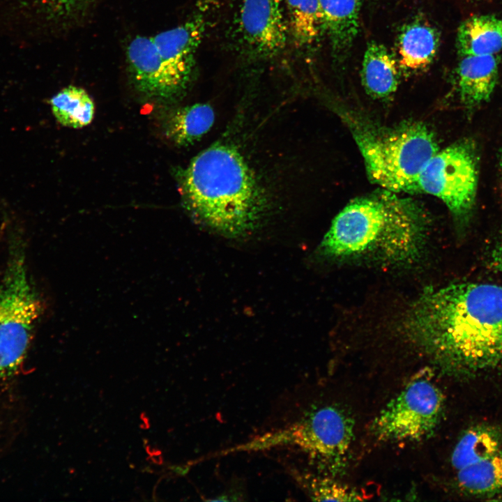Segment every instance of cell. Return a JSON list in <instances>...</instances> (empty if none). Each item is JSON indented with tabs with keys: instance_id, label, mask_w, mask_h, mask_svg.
Wrapping results in <instances>:
<instances>
[{
	"instance_id": "25",
	"label": "cell",
	"mask_w": 502,
	"mask_h": 502,
	"mask_svg": "<svg viewBox=\"0 0 502 502\" xmlns=\"http://www.w3.org/2000/svg\"><path fill=\"white\" fill-rule=\"evenodd\" d=\"M469 1H477V0H469Z\"/></svg>"
},
{
	"instance_id": "8",
	"label": "cell",
	"mask_w": 502,
	"mask_h": 502,
	"mask_svg": "<svg viewBox=\"0 0 502 502\" xmlns=\"http://www.w3.org/2000/svg\"><path fill=\"white\" fill-rule=\"evenodd\" d=\"M478 180L475 143L459 141L439 150L422 169L417 192L441 199L459 222H466L474 207Z\"/></svg>"
},
{
	"instance_id": "7",
	"label": "cell",
	"mask_w": 502,
	"mask_h": 502,
	"mask_svg": "<svg viewBox=\"0 0 502 502\" xmlns=\"http://www.w3.org/2000/svg\"><path fill=\"white\" fill-rule=\"evenodd\" d=\"M41 312V301L28 275L24 241L11 237L0 282V380L19 372Z\"/></svg>"
},
{
	"instance_id": "1",
	"label": "cell",
	"mask_w": 502,
	"mask_h": 502,
	"mask_svg": "<svg viewBox=\"0 0 502 502\" xmlns=\"http://www.w3.org/2000/svg\"><path fill=\"white\" fill-rule=\"evenodd\" d=\"M403 327L413 340L469 372L502 365V287L462 282L428 288Z\"/></svg>"
},
{
	"instance_id": "4",
	"label": "cell",
	"mask_w": 502,
	"mask_h": 502,
	"mask_svg": "<svg viewBox=\"0 0 502 502\" xmlns=\"http://www.w3.org/2000/svg\"><path fill=\"white\" fill-rule=\"evenodd\" d=\"M211 2L202 1L192 17L173 29L151 37L137 36L130 42L127 51L130 71L141 93L168 102L188 89L196 53L211 22Z\"/></svg>"
},
{
	"instance_id": "16",
	"label": "cell",
	"mask_w": 502,
	"mask_h": 502,
	"mask_svg": "<svg viewBox=\"0 0 502 502\" xmlns=\"http://www.w3.org/2000/svg\"><path fill=\"white\" fill-rule=\"evenodd\" d=\"M457 47L459 56L495 55L502 50V18L492 15L467 18L458 28Z\"/></svg>"
},
{
	"instance_id": "11",
	"label": "cell",
	"mask_w": 502,
	"mask_h": 502,
	"mask_svg": "<svg viewBox=\"0 0 502 502\" xmlns=\"http://www.w3.org/2000/svg\"><path fill=\"white\" fill-rule=\"evenodd\" d=\"M439 46V33L436 28L423 20H415L400 31L393 54L400 73L413 75L429 68Z\"/></svg>"
},
{
	"instance_id": "6",
	"label": "cell",
	"mask_w": 502,
	"mask_h": 502,
	"mask_svg": "<svg viewBox=\"0 0 502 502\" xmlns=\"http://www.w3.org/2000/svg\"><path fill=\"white\" fill-rule=\"evenodd\" d=\"M353 422L340 408L313 406L277 428L221 452L264 450L292 447L304 452L326 476H336L347 468L353 439Z\"/></svg>"
},
{
	"instance_id": "22",
	"label": "cell",
	"mask_w": 502,
	"mask_h": 502,
	"mask_svg": "<svg viewBox=\"0 0 502 502\" xmlns=\"http://www.w3.org/2000/svg\"><path fill=\"white\" fill-rule=\"evenodd\" d=\"M41 3L59 14L73 13L84 6L89 0H38Z\"/></svg>"
},
{
	"instance_id": "12",
	"label": "cell",
	"mask_w": 502,
	"mask_h": 502,
	"mask_svg": "<svg viewBox=\"0 0 502 502\" xmlns=\"http://www.w3.org/2000/svg\"><path fill=\"white\" fill-rule=\"evenodd\" d=\"M499 61L495 55L460 56L457 68V88L461 102L473 109L487 102L495 89Z\"/></svg>"
},
{
	"instance_id": "3",
	"label": "cell",
	"mask_w": 502,
	"mask_h": 502,
	"mask_svg": "<svg viewBox=\"0 0 502 502\" xmlns=\"http://www.w3.org/2000/svg\"><path fill=\"white\" fill-rule=\"evenodd\" d=\"M179 175L186 208L208 229L239 239L259 227L266 199L235 147L214 144L196 155Z\"/></svg>"
},
{
	"instance_id": "5",
	"label": "cell",
	"mask_w": 502,
	"mask_h": 502,
	"mask_svg": "<svg viewBox=\"0 0 502 502\" xmlns=\"http://www.w3.org/2000/svg\"><path fill=\"white\" fill-rule=\"evenodd\" d=\"M344 118L371 181L396 193L417 192L422 169L439 150L432 131L423 123L382 129L349 116Z\"/></svg>"
},
{
	"instance_id": "23",
	"label": "cell",
	"mask_w": 502,
	"mask_h": 502,
	"mask_svg": "<svg viewBox=\"0 0 502 502\" xmlns=\"http://www.w3.org/2000/svg\"><path fill=\"white\" fill-rule=\"evenodd\" d=\"M491 256L492 265L502 273V234L496 241Z\"/></svg>"
},
{
	"instance_id": "21",
	"label": "cell",
	"mask_w": 502,
	"mask_h": 502,
	"mask_svg": "<svg viewBox=\"0 0 502 502\" xmlns=\"http://www.w3.org/2000/svg\"><path fill=\"white\" fill-rule=\"evenodd\" d=\"M298 484L313 501H354L364 500L365 496L358 491L342 485L328 476L291 469Z\"/></svg>"
},
{
	"instance_id": "24",
	"label": "cell",
	"mask_w": 502,
	"mask_h": 502,
	"mask_svg": "<svg viewBox=\"0 0 502 502\" xmlns=\"http://www.w3.org/2000/svg\"><path fill=\"white\" fill-rule=\"evenodd\" d=\"M499 168H500L501 183H502V148L501 149L500 155H499Z\"/></svg>"
},
{
	"instance_id": "2",
	"label": "cell",
	"mask_w": 502,
	"mask_h": 502,
	"mask_svg": "<svg viewBox=\"0 0 502 502\" xmlns=\"http://www.w3.org/2000/svg\"><path fill=\"white\" fill-rule=\"evenodd\" d=\"M429 219L418 202L381 189L350 201L318 251L327 258L409 265L422 256Z\"/></svg>"
},
{
	"instance_id": "19",
	"label": "cell",
	"mask_w": 502,
	"mask_h": 502,
	"mask_svg": "<svg viewBox=\"0 0 502 502\" xmlns=\"http://www.w3.org/2000/svg\"><path fill=\"white\" fill-rule=\"evenodd\" d=\"M50 103L55 119L63 126L83 128L94 116L93 100L84 89L77 86L63 89L50 99Z\"/></svg>"
},
{
	"instance_id": "10",
	"label": "cell",
	"mask_w": 502,
	"mask_h": 502,
	"mask_svg": "<svg viewBox=\"0 0 502 502\" xmlns=\"http://www.w3.org/2000/svg\"><path fill=\"white\" fill-rule=\"evenodd\" d=\"M238 32L245 54L267 61L279 56L289 42L280 0H243L238 15Z\"/></svg>"
},
{
	"instance_id": "14",
	"label": "cell",
	"mask_w": 502,
	"mask_h": 502,
	"mask_svg": "<svg viewBox=\"0 0 502 502\" xmlns=\"http://www.w3.org/2000/svg\"><path fill=\"white\" fill-rule=\"evenodd\" d=\"M285 1L289 42L301 54H313L325 35L319 0Z\"/></svg>"
},
{
	"instance_id": "18",
	"label": "cell",
	"mask_w": 502,
	"mask_h": 502,
	"mask_svg": "<svg viewBox=\"0 0 502 502\" xmlns=\"http://www.w3.org/2000/svg\"><path fill=\"white\" fill-rule=\"evenodd\" d=\"M455 471L459 487L468 494H502V450Z\"/></svg>"
},
{
	"instance_id": "15",
	"label": "cell",
	"mask_w": 502,
	"mask_h": 502,
	"mask_svg": "<svg viewBox=\"0 0 502 502\" xmlns=\"http://www.w3.org/2000/svg\"><path fill=\"white\" fill-rule=\"evenodd\" d=\"M400 70L396 59L384 45L368 43L364 53L362 84L367 93L376 99H386L397 89Z\"/></svg>"
},
{
	"instance_id": "20",
	"label": "cell",
	"mask_w": 502,
	"mask_h": 502,
	"mask_svg": "<svg viewBox=\"0 0 502 502\" xmlns=\"http://www.w3.org/2000/svg\"><path fill=\"white\" fill-rule=\"evenodd\" d=\"M502 450V441L494 429L486 426L469 429L455 447L451 463L455 471Z\"/></svg>"
},
{
	"instance_id": "17",
	"label": "cell",
	"mask_w": 502,
	"mask_h": 502,
	"mask_svg": "<svg viewBox=\"0 0 502 502\" xmlns=\"http://www.w3.org/2000/svg\"><path fill=\"white\" fill-rule=\"evenodd\" d=\"M215 119L212 107L198 103L174 110L164 124L165 134L174 144H194L211 128Z\"/></svg>"
},
{
	"instance_id": "13",
	"label": "cell",
	"mask_w": 502,
	"mask_h": 502,
	"mask_svg": "<svg viewBox=\"0 0 502 502\" xmlns=\"http://www.w3.org/2000/svg\"><path fill=\"white\" fill-rule=\"evenodd\" d=\"M333 56L343 61L359 30L362 0H319Z\"/></svg>"
},
{
	"instance_id": "9",
	"label": "cell",
	"mask_w": 502,
	"mask_h": 502,
	"mask_svg": "<svg viewBox=\"0 0 502 502\" xmlns=\"http://www.w3.org/2000/svg\"><path fill=\"white\" fill-rule=\"evenodd\" d=\"M443 409V396L437 386L416 378L379 413L370 431L379 441H420L434 432Z\"/></svg>"
}]
</instances>
